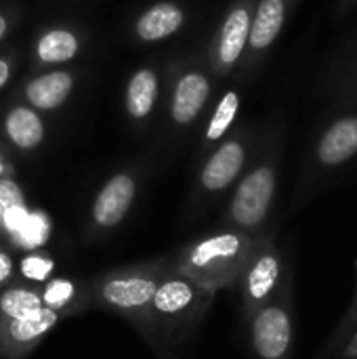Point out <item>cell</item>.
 Listing matches in <instances>:
<instances>
[{"label":"cell","instance_id":"6da1fadb","mask_svg":"<svg viewBox=\"0 0 357 359\" xmlns=\"http://www.w3.org/2000/svg\"><path fill=\"white\" fill-rule=\"evenodd\" d=\"M215 297L173 265L154 292L141 334L158 349L185 345L208 316Z\"/></svg>","mask_w":357,"mask_h":359},{"label":"cell","instance_id":"7a4b0ae2","mask_svg":"<svg viewBox=\"0 0 357 359\" xmlns=\"http://www.w3.org/2000/svg\"><path fill=\"white\" fill-rule=\"evenodd\" d=\"M259 240V236H250L238 229H225L189 242L173 261L179 273H183L204 290L219 294L221 290L238 286Z\"/></svg>","mask_w":357,"mask_h":359},{"label":"cell","instance_id":"3957f363","mask_svg":"<svg viewBox=\"0 0 357 359\" xmlns=\"http://www.w3.org/2000/svg\"><path fill=\"white\" fill-rule=\"evenodd\" d=\"M173 265V259H156L109 269L90 282V299L95 307L128 320L141 332L154 292Z\"/></svg>","mask_w":357,"mask_h":359},{"label":"cell","instance_id":"277c9868","mask_svg":"<svg viewBox=\"0 0 357 359\" xmlns=\"http://www.w3.org/2000/svg\"><path fill=\"white\" fill-rule=\"evenodd\" d=\"M248 341L257 359H290L295 343L292 278L248 320Z\"/></svg>","mask_w":357,"mask_h":359},{"label":"cell","instance_id":"5b68a950","mask_svg":"<svg viewBox=\"0 0 357 359\" xmlns=\"http://www.w3.org/2000/svg\"><path fill=\"white\" fill-rule=\"evenodd\" d=\"M290 278L292 276L282 252L271 242L261 238L236 286L240 290L244 318L248 320L257 309L269 303Z\"/></svg>","mask_w":357,"mask_h":359},{"label":"cell","instance_id":"8992f818","mask_svg":"<svg viewBox=\"0 0 357 359\" xmlns=\"http://www.w3.org/2000/svg\"><path fill=\"white\" fill-rule=\"evenodd\" d=\"M274 196L276 170L267 164L250 170L238 183L227 208V223L231 225V229L257 236L269 217Z\"/></svg>","mask_w":357,"mask_h":359},{"label":"cell","instance_id":"52a82bcc","mask_svg":"<svg viewBox=\"0 0 357 359\" xmlns=\"http://www.w3.org/2000/svg\"><path fill=\"white\" fill-rule=\"evenodd\" d=\"M137 198V179L130 172H118L109 177L97 191L90 208V227L103 236L116 229L133 208Z\"/></svg>","mask_w":357,"mask_h":359},{"label":"cell","instance_id":"ba28073f","mask_svg":"<svg viewBox=\"0 0 357 359\" xmlns=\"http://www.w3.org/2000/svg\"><path fill=\"white\" fill-rule=\"evenodd\" d=\"M63 316L55 309L40 307L15 320H4L0 359H23L57 326Z\"/></svg>","mask_w":357,"mask_h":359},{"label":"cell","instance_id":"9c48e42d","mask_svg":"<svg viewBox=\"0 0 357 359\" xmlns=\"http://www.w3.org/2000/svg\"><path fill=\"white\" fill-rule=\"evenodd\" d=\"M246 162L244 145L238 141H225L215 154L204 162L198 183L204 194H221L225 191L242 172Z\"/></svg>","mask_w":357,"mask_h":359},{"label":"cell","instance_id":"30bf717a","mask_svg":"<svg viewBox=\"0 0 357 359\" xmlns=\"http://www.w3.org/2000/svg\"><path fill=\"white\" fill-rule=\"evenodd\" d=\"M210 97V82L202 72L189 69L185 72L173 90V103H170V118L179 126L191 124L200 111L204 109L206 101Z\"/></svg>","mask_w":357,"mask_h":359},{"label":"cell","instance_id":"8fae6325","mask_svg":"<svg viewBox=\"0 0 357 359\" xmlns=\"http://www.w3.org/2000/svg\"><path fill=\"white\" fill-rule=\"evenodd\" d=\"M74 90V76L65 69L44 72L25 86V101L36 111H53L61 107Z\"/></svg>","mask_w":357,"mask_h":359},{"label":"cell","instance_id":"7c38bea8","mask_svg":"<svg viewBox=\"0 0 357 359\" xmlns=\"http://www.w3.org/2000/svg\"><path fill=\"white\" fill-rule=\"evenodd\" d=\"M183 23L185 11L170 0H162L151 4L137 17L135 34L141 42H160L175 36L183 27Z\"/></svg>","mask_w":357,"mask_h":359},{"label":"cell","instance_id":"4fadbf2b","mask_svg":"<svg viewBox=\"0 0 357 359\" xmlns=\"http://www.w3.org/2000/svg\"><path fill=\"white\" fill-rule=\"evenodd\" d=\"M4 135L19 151L38 149L44 141V122L40 114L29 105H15L4 116Z\"/></svg>","mask_w":357,"mask_h":359},{"label":"cell","instance_id":"5bb4252c","mask_svg":"<svg viewBox=\"0 0 357 359\" xmlns=\"http://www.w3.org/2000/svg\"><path fill=\"white\" fill-rule=\"evenodd\" d=\"M250 32V13L244 6H236L223 21L217 42V61L221 67H231L244 53Z\"/></svg>","mask_w":357,"mask_h":359},{"label":"cell","instance_id":"9a60e30c","mask_svg":"<svg viewBox=\"0 0 357 359\" xmlns=\"http://www.w3.org/2000/svg\"><path fill=\"white\" fill-rule=\"evenodd\" d=\"M158 90H160V80L156 69L151 67H141L137 69L128 84H126V111L133 120H145L158 101Z\"/></svg>","mask_w":357,"mask_h":359},{"label":"cell","instance_id":"2e32d148","mask_svg":"<svg viewBox=\"0 0 357 359\" xmlns=\"http://www.w3.org/2000/svg\"><path fill=\"white\" fill-rule=\"evenodd\" d=\"M357 154V118H343L324 135L318 156L324 164L335 166Z\"/></svg>","mask_w":357,"mask_h":359},{"label":"cell","instance_id":"e0dca14e","mask_svg":"<svg viewBox=\"0 0 357 359\" xmlns=\"http://www.w3.org/2000/svg\"><path fill=\"white\" fill-rule=\"evenodd\" d=\"M284 25V0H261L255 19H250L248 44L255 50H265L274 44Z\"/></svg>","mask_w":357,"mask_h":359},{"label":"cell","instance_id":"ac0fdd59","mask_svg":"<svg viewBox=\"0 0 357 359\" xmlns=\"http://www.w3.org/2000/svg\"><path fill=\"white\" fill-rule=\"evenodd\" d=\"M80 53V40L72 29L53 27L46 29L36 42V57L44 65L69 63Z\"/></svg>","mask_w":357,"mask_h":359},{"label":"cell","instance_id":"d6986e66","mask_svg":"<svg viewBox=\"0 0 357 359\" xmlns=\"http://www.w3.org/2000/svg\"><path fill=\"white\" fill-rule=\"evenodd\" d=\"M40 307L44 305H42V294L38 286H32L19 280L0 288V318L2 320H15Z\"/></svg>","mask_w":357,"mask_h":359},{"label":"cell","instance_id":"ffe728a7","mask_svg":"<svg viewBox=\"0 0 357 359\" xmlns=\"http://www.w3.org/2000/svg\"><path fill=\"white\" fill-rule=\"evenodd\" d=\"M40 294H42V305L59 311L61 316L78 313L86 303V294L80 292L78 284L67 278H50L48 282L42 284Z\"/></svg>","mask_w":357,"mask_h":359},{"label":"cell","instance_id":"44dd1931","mask_svg":"<svg viewBox=\"0 0 357 359\" xmlns=\"http://www.w3.org/2000/svg\"><path fill=\"white\" fill-rule=\"evenodd\" d=\"M238 109H240V95L236 90H227L221 97V101H219V105H217V109H215V114L206 126V141H210V143L219 141L229 130V126L234 124Z\"/></svg>","mask_w":357,"mask_h":359},{"label":"cell","instance_id":"7402d4cb","mask_svg":"<svg viewBox=\"0 0 357 359\" xmlns=\"http://www.w3.org/2000/svg\"><path fill=\"white\" fill-rule=\"evenodd\" d=\"M19 278L32 286H40L50 280L55 271V261L44 252H29L19 261Z\"/></svg>","mask_w":357,"mask_h":359},{"label":"cell","instance_id":"603a6c76","mask_svg":"<svg viewBox=\"0 0 357 359\" xmlns=\"http://www.w3.org/2000/svg\"><path fill=\"white\" fill-rule=\"evenodd\" d=\"M356 326H357V286H356V294H353V301H351L349 309L345 311V316H343V320H341V324H339V328H337L335 337L328 341L326 351H328V353H337V349L343 345V341L347 339V334H349Z\"/></svg>","mask_w":357,"mask_h":359},{"label":"cell","instance_id":"cb8c5ba5","mask_svg":"<svg viewBox=\"0 0 357 359\" xmlns=\"http://www.w3.org/2000/svg\"><path fill=\"white\" fill-rule=\"evenodd\" d=\"M0 206L4 210L25 208V196L11 177H0Z\"/></svg>","mask_w":357,"mask_h":359},{"label":"cell","instance_id":"d4e9b609","mask_svg":"<svg viewBox=\"0 0 357 359\" xmlns=\"http://www.w3.org/2000/svg\"><path fill=\"white\" fill-rule=\"evenodd\" d=\"M13 273H15V261L6 250L0 248V288L13 282Z\"/></svg>","mask_w":357,"mask_h":359},{"label":"cell","instance_id":"484cf974","mask_svg":"<svg viewBox=\"0 0 357 359\" xmlns=\"http://www.w3.org/2000/svg\"><path fill=\"white\" fill-rule=\"evenodd\" d=\"M337 353L341 359H357V326L347 334V339L337 349Z\"/></svg>","mask_w":357,"mask_h":359},{"label":"cell","instance_id":"4316f807","mask_svg":"<svg viewBox=\"0 0 357 359\" xmlns=\"http://www.w3.org/2000/svg\"><path fill=\"white\" fill-rule=\"evenodd\" d=\"M11 80V61L0 57V90L8 84Z\"/></svg>","mask_w":357,"mask_h":359},{"label":"cell","instance_id":"83f0119b","mask_svg":"<svg viewBox=\"0 0 357 359\" xmlns=\"http://www.w3.org/2000/svg\"><path fill=\"white\" fill-rule=\"evenodd\" d=\"M6 32H8V19L0 13V40L6 36Z\"/></svg>","mask_w":357,"mask_h":359},{"label":"cell","instance_id":"f1b7e54d","mask_svg":"<svg viewBox=\"0 0 357 359\" xmlns=\"http://www.w3.org/2000/svg\"><path fill=\"white\" fill-rule=\"evenodd\" d=\"M0 177H8L6 175V164H4V158L0 156Z\"/></svg>","mask_w":357,"mask_h":359},{"label":"cell","instance_id":"f546056e","mask_svg":"<svg viewBox=\"0 0 357 359\" xmlns=\"http://www.w3.org/2000/svg\"><path fill=\"white\" fill-rule=\"evenodd\" d=\"M2 326H4V320L0 318V351H2Z\"/></svg>","mask_w":357,"mask_h":359}]
</instances>
